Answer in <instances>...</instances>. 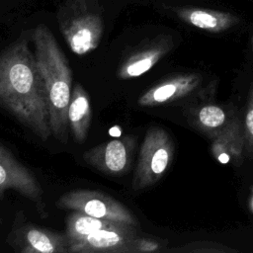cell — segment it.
<instances>
[{"label":"cell","instance_id":"1","mask_svg":"<svg viewBox=\"0 0 253 253\" xmlns=\"http://www.w3.org/2000/svg\"><path fill=\"white\" fill-rule=\"evenodd\" d=\"M0 108L41 140L52 135L46 87L26 38L0 51Z\"/></svg>","mask_w":253,"mask_h":253},{"label":"cell","instance_id":"2","mask_svg":"<svg viewBox=\"0 0 253 253\" xmlns=\"http://www.w3.org/2000/svg\"><path fill=\"white\" fill-rule=\"evenodd\" d=\"M31 38L35 45L36 60L47 91L51 134L66 142L69 127L67 110L72 91L69 62L54 35L45 25L37 26Z\"/></svg>","mask_w":253,"mask_h":253},{"label":"cell","instance_id":"3","mask_svg":"<svg viewBox=\"0 0 253 253\" xmlns=\"http://www.w3.org/2000/svg\"><path fill=\"white\" fill-rule=\"evenodd\" d=\"M56 19L73 53L85 55L100 44L104 20L99 0H65L57 11Z\"/></svg>","mask_w":253,"mask_h":253},{"label":"cell","instance_id":"4","mask_svg":"<svg viewBox=\"0 0 253 253\" xmlns=\"http://www.w3.org/2000/svg\"><path fill=\"white\" fill-rule=\"evenodd\" d=\"M56 207L78 211L97 218L137 225L136 218L124 204L102 192L87 189L66 192L58 198Z\"/></svg>","mask_w":253,"mask_h":253},{"label":"cell","instance_id":"5","mask_svg":"<svg viewBox=\"0 0 253 253\" xmlns=\"http://www.w3.org/2000/svg\"><path fill=\"white\" fill-rule=\"evenodd\" d=\"M136 239L135 225L115 222L69 246V253H133Z\"/></svg>","mask_w":253,"mask_h":253},{"label":"cell","instance_id":"6","mask_svg":"<svg viewBox=\"0 0 253 253\" xmlns=\"http://www.w3.org/2000/svg\"><path fill=\"white\" fill-rule=\"evenodd\" d=\"M169 159L165 135L160 130H149L140 148L132 180L133 190H140L160 177L166 170Z\"/></svg>","mask_w":253,"mask_h":253},{"label":"cell","instance_id":"7","mask_svg":"<svg viewBox=\"0 0 253 253\" xmlns=\"http://www.w3.org/2000/svg\"><path fill=\"white\" fill-rule=\"evenodd\" d=\"M7 190H14L42 208V191L36 176L14 154L0 143V199Z\"/></svg>","mask_w":253,"mask_h":253},{"label":"cell","instance_id":"8","mask_svg":"<svg viewBox=\"0 0 253 253\" xmlns=\"http://www.w3.org/2000/svg\"><path fill=\"white\" fill-rule=\"evenodd\" d=\"M133 149L131 136H123L98 144L83 153V160L108 175H123L130 165Z\"/></svg>","mask_w":253,"mask_h":253},{"label":"cell","instance_id":"9","mask_svg":"<svg viewBox=\"0 0 253 253\" xmlns=\"http://www.w3.org/2000/svg\"><path fill=\"white\" fill-rule=\"evenodd\" d=\"M22 253H67L69 244L65 234L47 228L28 225L22 228L18 238Z\"/></svg>","mask_w":253,"mask_h":253},{"label":"cell","instance_id":"10","mask_svg":"<svg viewBox=\"0 0 253 253\" xmlns=\"http://www.w3.org/2000/svg\"><path fill=\"white\" fill-rule=\"evenodd\" d=\"M174 13L181 21L209 32H220L238 22V17L229 12L204 7L180 6Z\"/></svg>","mask_w":253,"mask_h":253},{"label":"cell","instance_id":"11","mask_svg":"<svg viewBox=\"0 0 253 253\" xmlns=\"http://www.w3.org/2000/svg\"><path fill=\"white\" fill-rule=\"evenodd\" d=\"M68 126L77 143H83L87 137L92 120L89 95L84 87L76 83L72 87L67 110Z\"/></svg>","mask_w":253,"mask_h":253},{"label":"cell","instance_id":"12","mask_svg":"<svg viewBox=\"0 0 253 253\" xmlns=\"http://www.w3.org/2000/svg\"><path fill=\"white\" fill-rule=\"evenodd\" d=\"M164 50L161 43L137 50L124 59L118 68V77L123 80L131 79L147 72L159 59Z\"/></svg>","mask_w":253,"mask_h":253},{"label":"cell","instance_id":"13","mask_svg":"<svg viewBox=\"0 0 253 253\" xmlns=\"http://www.w3.org/2000/svg\"><path fill=\"white\" fill-rule=\"evenodd\" d=\"M117 221L106 220L88 215L84 212L73 211L66 218L65 235L69 246L85 239L95 231L108 227Z\"/></svg>","mask_w":253,"mask_h":253},{"label":"cell","instance_id":"14","mask_svg":"<svg viewBox=\"0 0 253 253\" xmlns=\"http://www.w3.org/2000/svg\"><path fill=\"white\" fill-rule=\"evenodd\" d=\"M199 119L204 126L209 127H216L224 123L225 114L222 109L216 106H207L201 109Z\"/></svg>","mask_w":253,"mask_h":253},{"label":"cell","instance_id":"15","mask_svg":"<svg viewBox=\"0 0 253 253\" xmlns=\"http://www.w3.org/2000/svg\"><path fill=\"white\" fill-rule=\"evenodd\" d=\"M245 123H246V126L248 131L250 132L251 135H253V109H251L247 115H246V119H245Z\"/></svg>","mask_w":253,"mask_h":253},{"label":"cell","instance_id":"16","mask_svg":"<svg viewBox=\"0 0 253 253\" xmlns=\"http://www.w3.org/2000/svg\"><path fill=\"white\" fill-rule=\"evenodd\" d=\"M218 160L221 162V163H227L229 161V156L225 153H221L219 156H218Z\"/></svg>","mask_w":253,"mask_h":253},{"label":"cell","instance_id":"17","mask_svg":"<svg viewBox=\"0 0 253 253\" xmlns=\"http://www.w3.org/2000/svg\"><path fill=\"white\" fill-rule=\"evenodd\" d=\"M0 222H1V217H0Z\"/></svg>","mask_w":253,"mask_h":253}]
</instances>
